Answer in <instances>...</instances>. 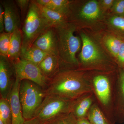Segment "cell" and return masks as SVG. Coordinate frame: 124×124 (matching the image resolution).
I'll use <instances>...</instances> for the list:
<instances>
[{"label":"cell","mask_w":124,"mask_h":124,"mask_svg":"<svg viewBox=\"0 0 124 124\" xmlns=\"http://www.w3.org/2000/svg\"><path fill=\"white\" fill-rule=\"evenodd\" d=\"M45 91L46 95L55 94L71 100L93 93L85 72L72 68H61L49 80Z\"/></svg>","instance_id":"obj_2"},{"label":"cell","mask_w":124,"mask_h":124,"mask_svg":"<svg viewBox=\"0 0 124 124\" xmlns=\"http://www.w3.org/2000/svg\"><path fill=\"white\" fill-rule=\"evenodd\" d=\"M37 4L66 16L68 17L69 12L70 1L69 0H35Z\"/></svg>","instance_id":"obj_20"},{"label":"cell","mask_w":124,"mask_h":124,"mask_svg":"<svg viewBox=\"0 0 124 124\" xmlns=\"http://www.w3.org/2000/svg\"><path fill=\"white\" fill-rule=\"evenodd\" d=\"M106 15L100 8L98 0H72L70 1L68 22L78 31L88 29L99 32L105 28Z\"/></svg>","instance_id":"obj_4"},{"label":"cell","mask_w":124,"mask_h":124,"mask_svg":"<svg viewBox=\"0 0 124 124\" xmlns=\"http://www.w3.org/2000/svg\"><path fill=\"white\" fill-rule=\"evenodd\" d=\"M11 34L5 31L0 34V55L7 57Z\"/></svg>","instance_id":"obj_25"},{"label":"cell","mask_w":124,"mask_h":124,"mask_svg":"<svg viewBox=\"0 0 124 124\" xmlns=\"http://www.w3.org/2000/svg\"><path fill=\"white\" fill-rule=\"evenodd\" d=\"M115 0H99L100 8L103 13L106 15L109 12Z\"/></svg>","instance_id":"obj_29"},{"label":"cell","mask_w":124,"mask_h":124,"mask_svg":"<svg viewBox=\"0 0 124 124\" xmlns=\"http://www.w3.org/2000/svg\"><path fill=\"white\" fill-rule=\"evenodd\" d=\"M77 120L72 113L61 116L44 124H77Z\"/></svg>","instance_id":"obj_26"},{"label":"cell","mask_w":124,"mask_h":124,"mask_svg":"<svg viewBox=\"0 0 124 124\" xmlns=\"http://www.w3.org/2000/svg\"><path fill=\"white\" fill-rule=\"evenodd\" d=\"M102 42L105 48L116 61L122 41L121 38L108 32H100Z\"/></svg>","instance_id":"obj_18"},{"label":"cell","mask_w":124,"mask_h":124,"mask_svg":"<svg viewBox=\"0 0 124 124\" xmlns=\"http://www.w3.org/2000/svg\"><path fill=\"white\" fill-rule=\"evenodd\" d=\"M23 44L22 30H16L12 33L7 57L14 62L20 58Z\"/></svg>","instance_id":"obj_19"},{"label":"cell","mask_w":124,"mask_h":124,"mask_svg":"<svg viewBox=\"0 0 124 124\" xmlns=\"http://www.w3.org/2000/svg\"><path fill=\"white\" fill-rule=\"evenodd\" d=\"M5 31V17L4 9L2 4H0V32Z\"/></svg>","instance_id":"obj_31"},{"label":"cell","mask_w":124,"mask_h":124,"mask_svg":"<svg viewBox=\"0 0 124 124\" xmlns=\"http://www.w3.org/2000/svg\"><path fill=\"white\" fill-rule=\"evenodd\" d=\"M105 28L109 33L117 36L124 40V17L112 15H106Z\"/></svg>","instance_id":"obj_17"},{"label":"cell","mask_w":124,"mask_h":124,"mask_svg":"<svg viewBox=\"0 0 124 124\" xmlns=\"http://www.w3.org/2000/svg\"><path fill=\"white\" fill-rule=\"evenodd\" d=\"M95 102L93 93L84 94L74 100L71 113L77 120L87 118L89 111Z\"/></svg>","instance_id":"obj_15"},{"label":"cell","mask_w":124,"mask_h":124,"mask_svg":"<svg viewBox=\"0 0 124 124\" xmlns=\"http://www.w3.org/2000/svg\"><path fill=\"white\" fill-rule=\"evenodd\" d=\"M4 9L5 31L12 33L20 29L21 19L15 1L12 0L1 1Z\"/></svg>","instance_id":"obj_11"},{"label":"cell","mask_w":124,"mask_h":124,"mask_svg":"<svg viewBox=\"0 0 124 124\" xmlns=\"http://www.w3.org/2000/svg\"><path fill=\"white\" fill-rule=\"evenodd\" d=\"M32 46L49 55L59 56L57 37L54 28L50 27L46 30L37 39Z\"/></svg>","instance_id":"obj_12"},{"label":"cell","mask_w":124,"mask_h":124,"mask_svg":"<svg viewBox=\"0 0 124 124\" xmlns=\"http://www.w3.org/2000/svg\"><path fill=\"white\" fill-rule=\"evenodd\" d=\"M82 41L77 69L83 71L111 73L119 69L114 59L105 48L100 32L82 29L78 31Z\"/></svg>","instance_id":"obj_1"},{"label":"cell","mask_w":124,"mask_h":124,"mask_svg":"<svg viewBox=\"0 0 124 124\" xmlns=\"http://www.w3.org/2000/svg\"><path fill=\"white\" fill-rule=\"evenodd\" d=\"M19 95L25 121L33 119L45 97V90L32 81L23 80L20 81Z\"/></svg>","instance_id":"obj_7"},{"label":"cell","mask_w":124,"mask_h":124,"mask_svg":"<svg viewBox=\"0 0 124 124\" xmlns=\"http://www.w3.org/2000/svg\"><path fill=\"white\" fill-rule=\"evenodd\" d=\"M31 0H16V3L21 11V14L23 18L26 17L30 4Z\"/></svg>","instance_id":"obj_28"},{"label":"cell","mask_w":124,"mask_h":124,"mask_svg":"<svg viewBox=\"0 0 124 124\" xmlns=\"http://www.w3.org/2000/svg\"><path fill=\"white\" fill-rule=\"evenodd\" d=\"M0 119L4 124H12V116L11 107L7 98L0 99Z\"/></svg>","instance_id":"obj_24"},{"label":"cell","mask_w":124,"mask_h":124,"mask_svg":"<svg viewBox=\"0 0 124 124\" xmlns=\"http://www.w3.org/2000/svg\"><path fill=\"white\" fill-rule=\"evenodd\" d=\"M48 55L41 50L32 46L27 51L21 54L20 58L32 62L38 66Z\"/></svg>","instance_id":"obj_23"},{"label":"cell","mask_w":124,"mask_h":124,"mask_svg":"<svg viewBox=\"0 0 124 124\" xmlns=\"http://www.w3.org/2000/svg\"><path fill=\"white\" fill-rule=\"evenodd\" d=\"M77 124H91L87 118L78 120Z\"/></svg>","instance_id":"obj_33"},{"label":"cell","mask_w":124,"mask_h":124,"mask_svg":"<svg viewBox=\"0 0 124 124\" xmlns=\"http://www.w3.org/2000/svg\"><path fill=\"white\" fill-rule=\"evenodd\" d=\"M74 100H68L55 94L46 95L36 112L34 118H37L44 124L71 113Z\"/></svg>","instance_id":"obj_8"},{"label":"cell","mask_w":124,"mask_h":124,"mask_svg":"<svg viewBox=\"0 0 124 124\" xmlns=\"http://www.w3.org/2000/svg\"><path fill=\"white\" fill-rule=\"evenodd\" d=\"M16 79L13 62L7 57L0 55V98H7Z\"/></svg>","instance_id":"obj_10"},{"label":"cell","mask_w":124,"mask_h":124,"mask_svg":"<svg viewBox=\"0 0 124 124\" xmlns=\"http://www.w3.org/2000/svg\"><path fill=\"white\" fill-rule=\"evenodd\" d=\"M51 27L38 4L35 0H31L22 30L23 44L21 54L30 48L37 39Z\"/></svg>","instance_id":"obj_6"},{"label":"cell","mask_w":124,"mask_h":124,"mask_svg":"<svg viewBox=\"0 0 124 124\" xmlns=\"http://www.w3.org/2000/svg\"><path fill=\"white\" fill-rule=\"evenodd\" d=\"M54 27L57 37L58 56L62 68H77L79 62L76 54L81 48L82 41L80 37L75 35L78 31L77 28L69 22Z\"/></svg>","instance_id":"obj_5"},{"label":"cell","mask_w":124,"mask_h":124,"mask_svg":"<svg viewBox=\"0 0 124 124\" xmlns=\"http://www.w3.org/2000/svg\"><path fill=\"white\" fill-rule=\"evenodd\" d=\"M20 81V80L16 78L13 88L7 98L11 107L12 116L11 124H24L26 121L23 115L19 98Z\"/></svg>","instance_id":"obj_14"},{"label":"cell","mask_w":124,"mask_h":124,"mask_svg":"<svg viewBox=\"0 0 124 124\" xmlns=\"http://www.w3.org/2000/svg\"><path fill=\"white\" fill-rule=\"evenodd\" d=\"M0 124H4L1 119H0Z\"/></svg>","instance_id":"obj_34"},{"label":"cell","mask_w":124,"mask_h":124,"mask_svg":"<svg viewBox=\"0 0 124 124\" xmlns=\"http://www.w3.org/2000/svg\"><path fill=\"white\" fill-rule=\"evenodd\" d=\"M37 4L43 15L52 27L62 26L68 22L67 17L66 16L53 11Z\"/></svg>","instance_id":"obj_21"},{"label":"cell","mask_w":124,"mask_h":124,"mask_svg":"<svg viewBox=\"0 0 124 124\" xmlns=\"http://www.w3.org/2000/svg\"><path fill=\"white\" fill-rule=\"evenodd\" d=\"M13 62L17 79L20 81L23 80H28L35 83L44 90L46 88L49 79L43 75L38 65L20 58Z\"/></svg>","instance_id":"obj_9"},{"label":"cell","mask_w":124,"mask_h":124,"mask_svg":"<svg viewBox=\"0 0 124 124\" xmlns=\"http://www.w3.org/2000/svg\"><path fill=\"white\" fill-rule=\"evenodd\" d=\"M24 124H43L39 120L36 118L25 121Z\"/></svg>","instance_id":"obj_32"},{"label":"cell","mask_w":124,"mask_h":124,"mask_svg":"<svg viewBox=\"0 0 124 124\" xmlns=\"http://www.w3.org/2000/svg\"><path fill=\"white\" fill-rule=\"evenodd\" d=\"M108 14L124 17V0H115Z\"/></svg>","instance_id":"obj_27"},{"label":"cell","mask_w":124,"mask_h":124,"mask_svg":"<svg viewBox=\"0 0 124 124\" xmlns=\"http://www.w3.org/2000/svg\"><path fill=\"white\" fill-rule=\"evenodd\" d=\"M87 119L91 124H113L99 107L96 102L89 111Z\"/></svg>","instance_id":"obj_22"},{"label":"cell","mask_w":124,"mask_h":124,"mask_svg":"<svg viewBox=\"0 0 124 124\" xmlns=\"http://www.w3.org/2000/svg\"><path fill=\"white\" fill-rule=\"evenodd\" d=\"M38 66L43 75L49 79L62 68L59 57L53 55H47Z\"/></svg>","instance_id":"obj_16"},{"label":"cell","mask_w":124,"mask_h":124,"mask_svg":"<svg viewBox=\"0 0 124 124\" xmlns=\"http://www.w3.org/2000/svg\"><path fill=\"white\" fill-rule=\"evenodd\" d=\"M114 111L116 123L123 122L124 120V69L122 68H119L117 71Z\"/></svg>","instance_id":"obj_13"},{"label":"cell","mask_w":124,"mask_h":124,"mask_svg":"<svg viewBox=\"0 0 124 124\" xmlns=\"http://www.w3.org/2000/svg\"><path fill=\"white\" fill-rule=\"evenodd\" d=\"M117 70L111 73L85 72L86 79L99 107L113 124Z\"/></svg>","instance_id":"obj_3"},{"label":"cell","mask_w":124,"mask_h":124,"mask_svg":"<svg viewBox=\"0 0 124 124\" xmlns=\"http://www.w3.org/2000/svg\"><path fill=\"white\" fill-rule=\"evenodd\" d=\"M118 67L124 69V40L122 41L116 60Z\"/></svg>","instance_id":"obj_30"}]
</instances>
